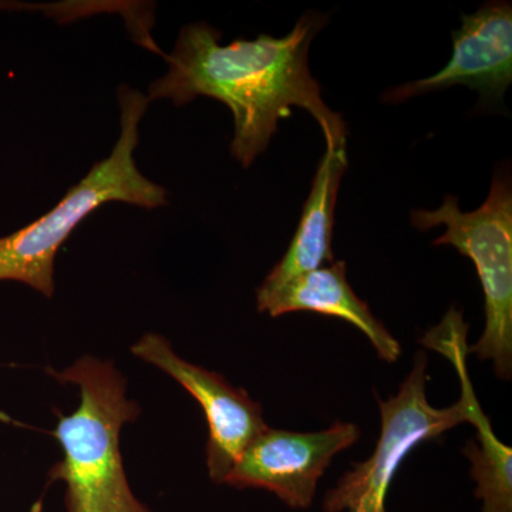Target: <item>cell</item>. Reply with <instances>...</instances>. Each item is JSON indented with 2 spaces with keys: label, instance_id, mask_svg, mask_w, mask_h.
Here are the masks:
<instances>
[{
  "label": "cell",
  "instance_id": "7a4b0ae2",
  "mask_svg": "<svg viewBox=\"0 0 512 512\" xmlns=\"http://www.w3.org/2000/svg\"><path fill=\"white\" fill-rule=\"evenodd\" d=\"M63 384L80 387L76 412L60 416L53 436L62 461L49 471V483H66V512H151L128 484L120 451L124 424L136 421L141 409L127 397V382L107 360L84 356L57 372Z\"/></svg>",
  "mask_w": 512,
  "mask_h": 512
},
{
  "label": "cell",
  "instance_id": "30bf717a",
  "mask_svg": "<svg viewBox=\"0 0 512 512\" xmlns=\"http://www.w3.org/2000/svg\"><path fill=\"white\" fill-rule=\"evenodd\" d=\"M348 170L346 143L326 147L303 205L301 221L288 251L266 276L256 296L269 295L303 274L332 264L335 210L343 174Z\"/></svg>",
  "mask_w": 512,
  "mask_h": 512
},
{
  "label": "cell",
  "instance_id": "ba28073f",
  "mask_svg": "<svg viewBox=\"0 0 512 512\" xmlns=\"http://www.w3.org/2000/svg\"><path fill=\"white\" fill-rule=\"evenodd\" d=\"M451 37L453 56L443 70L390 89L383 101L403 103L420 94L466 86L480 93L484 104L503 103L512 83L511 2H488L473 15L461 16V28Z\"/></svg>",
  "mask_w": 512,
  "mask_h": 512
},
{
  "label": "cell",
  "instance_id": "3957f363",
  "mask_svg": "<svg viewBox=\"0 0 512 512\" xmlns=\"http://www.w3.org/2000/svg\"><path fill=\"white\" fill-rule=\"evenodd\" d=\"M148 103L144 94L120 86V137L110 156L94 164L53 210L19 231L0 237V282H20L52 298L57 252L87 215L114 201L147 210L167 204V190L144 177L134 160L138 127Z\"/></svg>",
  "mask_w": 512,
  "mask_h": 512
},
{
  "label": "cell",
  "instance_id": "6da1fadb",
  "mask_svg": "<svg viewBox=\"0 0 512 512\" xmlns=\"http://www.w3.org/2000/svg\"><path fill=\"white\" fill-rule=\"evenodd\" d=\"M326 23L328 16L308 10L284 37L261 35L227 46L220 45V30L191 23L164 56L168 72L150 84L147 99L171 100L177 107L201 96L224 103L234 116L231 154L244 168L268 148L292 107L318 121L326 147L346 143L348 127L323 101L309 69V47Z\"/></svg>",
  "mask_w": 512,
  "mask_h": 512
},
{
  "label": "cell",
  "instance_id": "52a82bcc",
  "mask_svg": "<svg viewBox=\"0 0 512 512\" xmlns=\"http://www.w3.org/2000/svg\"><path fill=\"white\" fill-rule=\"evenodd\" d=\"M131 352L177 380L201 404L208 423L207 467L211 480L224 484L242 451L268 429L261 404L218 373L187 362L157 333L138 339Z\"/></svg>",
  "mask_w": 512,
  "mask_h": 512
},
{
  "label": "cell",
  "instance_id": "9c48e42d",
  "mask_svg": "<svg viewBox=\"0 0 512 512\" xmlns=\"http://www.w3.org/2000/svg\"><path fill=\"white\" fill-rule=\"evenodd\" d=\"M256 308L272 318L286 313L313 312L343 319L370 340L384 362H397L402 353L400 343L353 291L348 281V266L343 261H333L298 276L269 295L256 296Z\"/></svg>",
  "mask_w": 512,
  "mask_h": 512
},
{
  "label": "cell",
  "instance_id": "5b68a950",
  "mask_svg": "<svg viewBox=\"0 0 512 512\" xmlns=\"http://www.w3.org/2000/svg\"><path fill=\"white\" fill-rule=\"evenodd\" d=\"M427 359L423 352L414 357L412 372L399 393L380 400L379 441L372 456L355 464L326 495V512H384V500L397 470L406 457L424 441H430L468 420L464 397L453 406L437 409L427 400Z\"/></svg>",
  "mask_w": 512,
  "mask_h": 512
},
{
  "label": "cell",
  "instance_id": "8fae6325",
  "mask_svg": "<svg viewBox=\"0 0 512 512\" xmlns=\"http://www.w3.org/2000/svg\"><path fill=\"white\" fill-rule=\"evenodd\" d=\"M440 353L448 357L460 376L461 396L467 403L468 423L477 429V441H468L464 454L477 483L476 497L483 512H512V450L498 440L490 420L481 410L467 373V339L453 335L444 340Z\"/></svg>",
  "mask_w": 512,
  "mask_h": 512
},
{
  "label": "cell",
  "instance_id": "277c9868",
  "mask_svg": "<svg viewBox=\"0 0 512 512\" xmlns=\"http://www.w3.org/2000/svg\"><path fill=\"white\" fill-rule=\"evenodd\" d=\"M412 225L420 231L444 225L434 239L436 247H453L476 266L483 286L485 328L468 349L481 362L491 360L495 375H512V180L508 165L495 168L487 200L474 211H461L454 195H446L437 210L412 212Z\"/></svg>",
  "mask_w": 512,
  "mask_h": 512
},
{
  "label": "cell",
  "instance_id": "8992f818",
  "mask_svg": "<svg viewBox=\"0 0 512 512\" xmlns=\"http://www.w3.org/2000/svg\"><path fill=\"white\" fill-rule=\"evenodd\" d=\"M356 424L338 423L315 433L268 429L242 451L224 484L271 491L292 508H309L333 458L359 440Z\"/></svg>",
  "mask_w": 512,
  "mask_h": 512
}]
</instances>
